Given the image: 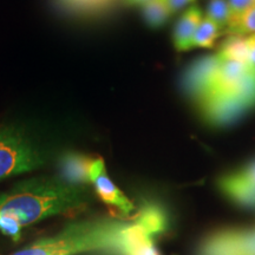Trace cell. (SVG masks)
I'll use <instances>...</instances> for the list:
<instances>
[{
    "mask_svg": "<svg viewBox=\"0 0 255 255\" xmlns=\"http://www.w3.org/2000/svg\"><path fill=\"white\" fill-rule=\"evenodd\" d=\"M194 1L195 0H165V2H167V5L169 6V8H170L173 14L176 13L180 9L187 7L188 5L193 4Z\"/></svg>",
    "mask_w": 255,
    "mask_h": 255,
    "instance_id": "cell-18",
    "label": "cell"
},
{
    "mask_svg": "<svg viewBox=\"0 0 255 255\" xmlns=\"http://www.w3.org/2000/svg\"><path fill=\"white\" fill-rule=\"evenodd\" d=\"M206 17L214 21L221 28L223 34H226L232 20L231 8L227 0H209Z\"/></svg>",
    "mask_w": 255,
    "mask_h": 255,
    "instance_id": "cell-14",
    "label": "cell"
},
{
    "mask_svg": "<svg viewBox=\"0 0 255 255\" xmlns=\"http://www.w3.org/2000/svg\"><path fill=\"white\" fill-rule=\"evenodd\" d=\"M248 50H250V64L255 66V34L247 37Z\"/></svg>",
    "mask_w": 255,
    "mask_h": 255,
    "instance_id": "cell-20",
    "label": "cell"
},
{
    "mask_svg": "<svg viewBox=\"0 0 255 255\" xmlns=\"http://www.w3.org/2000/svg\"><path fill=\"white\" fill-rule=\"evenodd\" d=\"M220 190L233 202L244 207H255V186L240 171L227 174L218 181Z\"/></svg>",
    "mask_w": 255,
    "mask_h": 255,
    "instance_id": "cell-6",
    "label": "cell"
},
{
    "mask_svg": "<svg viewBox=\"0 0 255 255\" xmlns=\"http://www.w3.org/2000/svg\"><path fill=\"white\" fill-rule=\"evenodd\" d=\"M226 34L244 37H246V34H255V6L244 12Z\"/></svg>",
    "mask_w": 255,
    "mask_h": 255,
    "instance_id": "cell-15",
    "label": "cell"
},
{
    "mask_svg": "<svg viewBox=\"0 0 255 255\" xmlns=\"http://www.w3.org/2000/svg\"><path fill=\"white\" fill-rule=\"evenodd\" d=\"M94 159L78 154H68L60 161V176L66 182L81 184L90 182V167Z\"/></svg>",
    "mask_w": 255,
    "mask_h": 255,
    "instance_id": "cell-9",
    "label": "cell"
},
{
    "mask_svg": "<svg viewBox=\"0 0 255 255\" xmlns=\"http://www.w3.org/2000/svg\"><path fill=\"white\" fill-rule=\"evenodd\" d=\"M218 53L223 59L250 64V50H248L247 37L231 36L222 44Z\"/></svg>",
    "mask_w": 255,
    "mask_h": 255,
    "instance_id": "cell-12",
    "label": "cell"
},
{
    "mask_svg": "<svg viewBox=\"0 0 255 255\" xmlns=\"http://www.w3.org/2000/svg\"><path fill=\"white\" fill-rule=\"evenodd\" d=\"M205 17L202 9L195 5H191L181 14L174 27L173 43L177 52H186L191 50L194 34L202 18Z\"/></svg>",
    "mask_w": 255,
    "mask_h": 255,
    "instance_id": "cell-7",
    "label": "cell"
},
{
    "mask_svg": "<svg viewBox=\"0 0 255 255\" xmlns=\"http://www.w3.org/2000/svg\"><path fill=\"white\" fill-rule=\"evenodd\" d=\"M92 183L95 184V190L100 199L107 205L119 209L121 213H123V215L129 216L135 210L133 203L110 180L107 170H104Z\"/></svg>",
    "mask_w": 255,
    "mask_h": 255,
    "instance_id": "cell-8",
    "label": "cell"
},
{
    "mask_svg": "<svg viewBox=\"0 0 255 255\" xmlns=\"http://www.w3.org/2000/svg\"><path fill=\"white\" fill-rule=\"evenodd\" d=\"M87 189L62 177H38L23 181L0 193V215L15 220L21 227L50 216L84 208Z\"/></svg>",
    "mask_w": 255,
    "mask_h": 255,
    "instance_id": "cell-2",
    "label": "cell"
},
{
    "mask_svg": "<svg viewBox=\"0 0 255 255\" xmlns=\"http://www.w3.org/2000/svg\"><path fill=\"white\" fill-rule=\"evenodd\" d=\"M229 8H231V14H232V20L231 25H229L228 30L233 25L237 23V20L240 18V15L246 12L247 9H250L255 6V0H227ZM227 30V31H228ZM226 31V33H227Z\"/></svg>",
    "mask_w": 255,
    "mask_h": 255,
    "instance_id": "cell-16",
    "label": "cell"
},
{
    "mask_svg": "<svg viewBox=\"0 0 255 255\" xmlns=\"http://www.w3.org/2000/svg\"><path fill=\"white\" fill-rule=\"evenodd\" d=\"M119 253L122 255H158L152 237L135 220L126 222L121 229Z\"/></svg>",
    "mask_w": 255,
    "mask_h": 255,
    "instance_id": "cell-5",
    "label": "cell"
},
{
    "mask_svg": "<svg viewBox=\"0 0 255 255\" xmlns=\"http://www.w3.org/2000/svg\"><path fill=\"white\" fill-rule=\"evenodd\" d=\"M21 228L23 227L15 220L8 218V216L0 215V232L6 237H9L13 240L18 241L19 238H20Z\"/></svg>",
    "mask_w": 255,
    "mask_h": 255,
    "instance_id": "cell-17",
    "label": "cell"
},
{
    "mask_svg": "<svg viewBox=\"0 0 255 255\" xmlns=\"http://www.w3.org/2000/svg\"><path fill=\"white\" fill-rule=\"evenodd\" d=\"M149 1H151V0H126L127 4L133 5V6H143Z\"/></svg>",
    "mask_w": 255,
    "mask_h": 255,
    "instance_id": "cell-21",
    "label": "cell"
},
{
    "mask_svg": "<svg viewBox=\"0 0 255 255\" xmlns=\"http://www.w3.org/2000/svg\"><path fill=\"white\" fill-rule=\"evenodd\" d=\"M190 100L209 126L235 122L255 109V66L221 58Z\"/></svg>",
    "mask_w": 255,
    "mask_h": 255,
    "instance_id": "cell-1",
    "label": "cell"
},
{
    "mask_svg": "<svg viewBox=\"0 0 255 255\" xmlns=\"http://www.w3.org/2000/svg\"><path fill=\"white\" fill-rule=\"evenodd\" d=\"M126 222L101 219L75 222L52 238H46L12 255H76L90 251L119 252L120 233Z\"/></svg>",
    "mask_w": 255,
    "mask_h": 255,
    "instance_id": "cell-3",
    "label": "cell"
},
{
    "mask_svg": "<svg viewBox=\"0 0 255 255\" xmlns=\"http://www.w3.org/2000/svg\"><path fill=\"white\" fill-rule=\"evenodd\" d=\"M133 220L148 232L150 237L162 234L168 228V219L164 210L157 205H146Z\"/></svg>",
    "mask_w": 255,
    "mask_h": 255,
    "instance_id": "cell-10",
    "label": "cell"
},
{
    "mask_svg": "<svg viewBox=\"0 0 255 255\" xmlns=\"http://www.w3.org/2000/svg\"><path fill=\"white\" fill-rule=\"evenodd\" d=\"M239 171H240V173L244 175V176L246 177L252 184H254L255 186V161L248 163L246 167H244Z\"/></svg>",
    "mask_w": 255,
    "mask_h": 255,
    "instance_id": "cell-19",
    "label": "cell"
},
{
    "mask_svg": "<svg viewBox=\"0 0 255 255\" xmlns=\"http://www.w3.org/2000/svg\"><path fill=\"white\" fill-rule=\"evenodd\" d=\"M143 19L151 28H158L167 23L171 11L165 0H151L142 6Z\"/></svg>",
    "mask_w": 255,
    "mask_h": 255,
    "instance_id": "cell-13",
    "label": "cell"
},
{
    "mask_svg": "<svg viewBox=\"0 0 255 255\" xmlns=\"http://www.w3.org/2000/svg\"><path fill=\"white\" fill-rule=\"evenodd\" d=\"M223 32L214 21L208 17H203L194 34L191 50L193 49H213L215 46L216 40L221 37Z\"/></svg>",
    "mask_w": 255,
    "mask_h": 255,
    "instance_id": "cell-11",
    "label": "cell"
},
{
    "mask_svg": "<svg viewBox=\"0 0 255 255\" xmlns=\"http://www.w3.org/2000/svg\"><path fill=\"white\" fill-rule=\"evenodd\" d=\"M46 162L43 150L17 126L0 127V180L39 168Z\"/></svg>",
    "mask_w": 255,
    "mask_h": 255,
    "instance_id": "cell-4",
    "label": "cell"
}]
</instances>
